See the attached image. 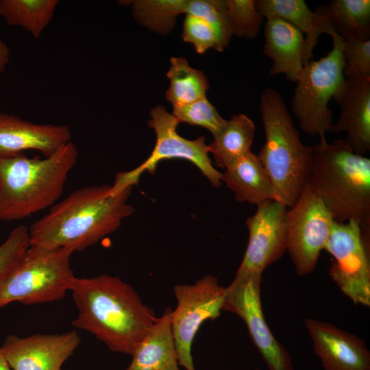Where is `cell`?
Returning a JSON list of instances; mask_svg holds the SVG:
<instances>
[{"label":"cell","mask_w":370,"mask_h":370,"mask_svg":"<svg viewBox=\"0 0 370 370\" xmlns=\"http://www.w3.org/2000/svg\"><path fill=\"white\" fill-rule=\"evenodd\" d=\"M260 110L265 143L258 157L281 203L291 208L310 178L312 146L304 144L280 92L266 88Z\"/></svg>","instance_id":"cell-5"},{"label":"cell","mask_w":370,"mask_h":370,"mask_svg":"<svg viewBox=\"0 0 370 370\" xmlns=\"http://www.w3.org/2000/svg\"><path fill=\"white\" fill-rule=\"evenodd\" d=\"M71 291L78 310L73 326L90 332L112 352L132 356L157 319L118 277H76Z\"/></svg>","instance_id":"cell-2"},{"label":"cell","mask_w":370,"mask_h":370,"mask_svg":"<svg viewBox=\"0 0 370 370\" xmlns=\"http://www.w3.org/2000/svg\"><path fill=\"white\" fill-rule=\"evenodd\" d=\"M305 325L323 370H370V351L362 338L315 319L306 318Z\"/></svg>","instance_id":"cell-15"},{"label":"cell","mask_w":370,"mask_h":370,"mask_svg":"<svg viewBox=\"0 0 370 370\" xmlns=\"http://www.w3.org/2000/svg\"><path fill=\"white\" fill-rule=\"evenodd\" d=\"M133 185L86 186L53 204L28 228L30 245L81 251L115 232L134 208L127 200Z\"/></svg>","instance_id":"cell-1"},{"label":"cell","mask_w":370,"mask_h":370,"mask_svg":"<svg viewBox=\"0 0 370 370\" xmlns=\"http://www.w3.org/2000/svg\"><path fill=\"white\" fill-rule=\"evenodd\" d=\"M333 99L340 113L331 132H345L353 151L365 156L370 150V77L345 78Z\"/></svg>","instance_id":"cell-16"},{"label":"cell","mask_w":370,"mask_h":370,"mask_svg":"<svg viewBox=\"0 0 370 370\" xmlns=\"http://www.w3.org/2000/svg\"><path fill=\"white\" fill-rule=\"evenodd\" d=\"M262 275L236 273L225 288L222 310L238 316L245 323L251 341L268 370H294L291 356L267 325L260 299Z\"/></svg>","instance_id":"cell-11"},{"label":"cell","mask_w":370,"mask_h":370,"mask_svg":"<svg viewBox=\"0 0 370 370\" xmlns=\"http://www.w3.org/2000/svg\"><path fill=\"white\" fill-rule=\"evenodd\" d=\"M77 156L71 141L44 159L0 156V220L23 219L55 204Z\"/></svg>","instance_id":"cell-4"},{"label":"cell","mask_w":370,"mask_h":370,"mask_svg":"<svg viewBox=\"0 0 370 370\" xmlns=\"http://www.w3.org/2000/svg\"><path fill=\"white\" fill-rule=\"evenodd\" d=\"M232 34L251 39L256 38L264 17L256 8L255 0H225Z\"/></svg>","instance_id":"cell-29"},{"label":"cell","mask_w":370,"mask_h":370,"mask_svg":"<svg viewBox=\"0 0 370 370\" xmlns=\"http://www.w3.org/2000/svg\"><path fill=\"white\" fill-rule=\"evenodd\" d=\"M258 12L266 19H283L306 36L303 49L304 66L312 57L318 38L322 34H336L326 16L317 8L312 12L304 0H256Z\"/></svg>","instance_id":"cell-19"},{"label":"cell","mask_w":370,"mask_h":370,"mask_svg":"<svg viewBox=\"0 0 370 370\" xmlns=\"http://www.w3.org/2000/svg\"><path fill=\"white\" fill-rule=\"evenodd\" d=\"M29 246V230L23 225L14 228L0 245V284Z\"/></svg>","instance_id":"cell-31"},{"label":"cell","mask_w":370,"mask_h":370,"mask_svg":"<svg viewBox=\"0 0 370 370\" xmlns=\"http://www.w3.org/2000/svg\"><path fill=\"white\" fill-rule=\"evenodd\" d=\"M71 250L30 245L0 284V310L12 302L25 305L62 299L75 279Z\"/></svg>","instance_id":"cell-6"},{"label":"cell","mask_w":370,"mask_h":370,"mask_svg":"<svg viewBox=\"0 0 370 370\" xmlns=\"http://www.w3.org/2000/svg\"><path fill=\"white\" fill-rule=\"evenodd\" d=\"M287 207L269 200L257 206L245 221L249 240L236 273L262 274L267 267L278 260L286 251Z\"/></svg>","instance_id":"cell-13"},{"label":"cell","mask_w":370,"mask_h":370,"mask_svg":"<svg viewBox=\"0 0 370 370\" xmlns=\"http://www.w3.org/2000/svg\"><path fill=\"white\" fill-rule=\"evenodd\" d=\"M135 20L151 31L169 34L177 16L186 14L188 0H136L131 1Z\"/></svg>","instance_id":"cell-26"},{"label":"cell","mask_w":370,"mask_h":370,"mask_svg":"<svg viewBox=\"0 0 370 370\" xmlns=\"http://www.w3.org/2000/svg\"><path fill=\"white\" fill-rule=\"evenodd\" d=\"M182 38L184 42L191 43L199 54H203L209 49H217L214 29L205 20L195 16L186 14Z\"/></svg>","instance_id":"cell-32"},{"label":"cell","mask_w":370,"mask_h":370,"mask_svg":"<svg viewBox=\"0 0 370 370\" xmlns=\"http://www.w3.org/2000/svg\"><path fill=\"white\" fill-rule=\"evenodd\" d=\"M334 223L331 213L308 183L286 213V251L298 275L315 269Z\"/></svg>","instance_id":"cell-10"},{"label":"cell","mask_w":370,"mask_h":370,"mask_svg":"<svg viewBox=\"0 0 370 370\" xmlns=\"http://www.w3.org/2000/svg\"><path fill=\"white\" fill-rule=\"evenodd\" d=\"M166 73L170 85L165 97L173 107L195 102L206 97L209 82L204 73L189 66L182 57L171 58Z\"/></svg>","instance_id":"cell-25"},{"label":"cell","mask_w":370,"mask_h":370,"mask_svg":"<svg viewBox=\"0 0 370 370\" xmlns=\"http://www.w3.org/2000/svg\"><path fill=\"white\" fill-rule=\"evenodd\" d=\"M264 34L263 53L273 61L269 74H284L296 83L304 68V34L279 18H267Z\"/></svg>","instance_id":"cell-18"},{"label":"cell","mask_w":370,"mask_h":370,"mask_svg":"<svg viewBox=\"0 0 370 370\" xmlns=\"http://www.w3.org/2000/svg\"><path fill=\"white\" fill-rule=\"evenodd\" d=\"M0 370H12L3 354L1 346H0Z\"/></svg>","instance_id":"cell-34"},{"label":"cell","mask_w":370,"mask_h":370,"mask_svg":"<svg viewBox=\"0 0 370 370\" xmlns=\"http://www.w3.org/2000/svg\"><path fill=\"white\" fill-rule=\"evenodd\" d=\"M67 125L38 124L0 112V156H11L37 150L45 158L71 141Z\"/></svg>","instance_id":"cell-17"},{"label":"cell","mask_w":370,"mask_h":370,"mask_svg":"<svg viewBox=\"0 0 370 370\" xmlns=\"http://www.w3.org/2000/svg\"><path fill=\"white\" fill-rule=\"evenodd\" d=\"M255 132L253 121L244 114L232 116L208 145L215 165L225 169L251 151Z\"/></svg>","instance_id":"cell-22"},{"label":"cell","mask_w":370,"mask_h":370,"mask_svg":"<svg viewBox=\"0 0 370 370\" xmlns=\"http://www.w3.org/2000/svg\"><path fill=\"white\" fill-rule=\"evenodd\" d=\"M186 14L199 17L212 27L217 40V51L222 52L228 46L233 34L225 0H188Z\"/></svg>","instance_id":"cell-27"},{"label":"cell","mask_w":370,"mask_h":370,"mask_svg":"<svg viewBox=\"0 0 370 370\" xmlns=\"http://www.w3.org/2000/svg\"><path fill=\"white\" fill-rule=\"evenodd\" d=\"M345 78L370 77V40L343 39Z\"/></svg>","instance_id":"cell-30"},{"label":"cell","mask_w":370,"mask_h":370,"mask_svg":"<svg viewBox=\"0 0 370 370\" xmlns=\"http://www.w3.org/2000/svg\"><path fill=\"white\" fill-rule=\"evenodd\" d=\"M58 0H1L0 16L12 26H20L39 38L52 20Z\"/></svg>","instance_id":"cell-24"},{"label":"cell","mask_w":370,"mask_h":370,"mask_svg":"<svg viewBox=\"0 0 370 370\" xmlns=\"http://www.w3.org/2000/svg\"><path fill=\"white\" fill-rule=\"evenodd\" d=\"M318 8L343 39L370 40L369 0H333Z\"/></svg>","instance_id":"cell-23"},{"label":"cell","mask_w":370,"mask_h":370,"mask_svg":"<svg viewBox=\"0 0 370 370\" xmlns=\"http://www.w3.org/2000/svg\"><path fill=\"white\" fill-rule=\"evenodd\" d=\"M172 115L180 122L207 129L214 136L224 127L226 120L206 97L195 102L173 107Z\"/></svg>","instance_id":"cell-28"},{"label":"cell","mask_w":370,"mask_h":370,"mask_svg":"<svg viewBox=\"0 0 370 370\" xmlns=\"http://www.w3.org/2000/svg\"><path fill=\"white\" fill-rule=\"evenodd\" d=\"M10 55L9 47L0 38V72H3L8 64Z\"/></svg>","instance_id":"cell-33"},{"label":"cell","mask_w":370,"mask_h":370,"mask_svg":"<svg viewBox=\"0 0 370 370\" xmlns=\"http://www.w3.org/2000/svg\"><path fill=\"white\" fill-rule=\"evenodd\" d=\"M171 307L158 317L125 370H180L171 328Z\"/></svg>","instance_id":"cell-21"},{"label":"cell","mask_w":370,"mask_h":370,"mask_svg":"<svg viewBox=\"0 0 370 370\" xmlns=\"http://www.w3.org/2000/svg\"><path fill=\"white\" fill-rule=\"evenodd\" d=\"M149 115L151 119L148 125L153 129L156 136L155 147L143 163L129 171L132 178L138 183L144 171L153 174L160 161L177 158L193 163L213 186L220 187L222 173L214 167L209 158L205 136H199L195 140L181 136L177 132L178 121L162 106L152 108Z\"/></svg>","instance_id":"cell-12"},{"label":"cell","mask_w":370,"mask_h":370,"mask_svg":"<svg viewBox=\"0 0 370 370\" xmlns=\"http://www.w3.org/2000/svg\"><path fill=\"white\" fill-rule=\"evenodd\" d=\"M312 146L308 184L334 221H356L370 238V159L356 153L345 140Z\"/></svg>","instance_id":"cell-3"},{"label":"cell","mask_w":370,"mask_h":370,"mask_svg":"<svg viewBox=\"0 0 370 370\" xmlns=\"http://www.w3.org/2000/svg\"><path fill=\"white\" fill-rule=\"evenodd\" d=\"M173 292L177 306L171 312V328L178 362L186 370H195L193 342L206 321L221 315L225 288L216 277L208 274L193 284L175 285Z\"/></svg>","instance_id":"cell-8"},{"label":"cell","mask_w":370,"mask_h":370,"mask_svg":"<svg viewBox=\"0 0 370 370\" xmlns=\"http://www.w3.org/2000/svg\"><path fill=\"white\" fill-rule=\"evenodd\" d=\"M80 342L75 330L23 338L9 335L1 349L12 370H60Z\"/></svg>","instance_id":"cell-14"},{"label":"cell","mask_w":370,"mask_h":370,"mask_svg":"<svg viewBox=\"0 0 370 370\" xmlns=\"http://www.w3.org/2000/svg\"><path fill=\"white\" fill-rule=\"evenodd\" d=\"M329 276L354 304L370 306V238L355 221H334L325 246Z\"/></svg>","instance_id":"cell-9"},{"label":"cell","mask_w":370,"mask_h":370,"mask_svg":"<svg viewBox=\"0 0 370 370\" xmlns=\"http://www.w3.org/2000/svg\"><path fill=\"white\" fill-rule=\"evenodd\" d=\"M254 370H260V369H254Z\"/></svg>","instance_id":"cell-35"},{"label":"cell","mask_w":370,"mask_h":370,"mask_svg":"<svg viewBox=\"0 0 370 370\" xmlns=\"http://www.w3.org/2000/svg\"><path fill=\"white\" fill-rule=\"evenodd\" d=\"M221 181L240 202L256 206L269 200L281 203L258 156L251 151L227 166Z\"/></svg>","instance_id":"cell-20"},{"label":"cell","mask_w":370,"mask_h":370,"mask_svg":"<svg viewBox=\"0 0 370 370\" xmlns=\"http://www.w3.org/2000/svg\"><path fill=\"white\" fill-rule=\"evenodd\" d=\"M333 46L319 60H310L303 68L291 101V110L300 130L310 136H325L333 125L328 103L341 89L343 75V39L336 33Z\"/></svg>","instance_id":"cell-7"}]
</instances>
